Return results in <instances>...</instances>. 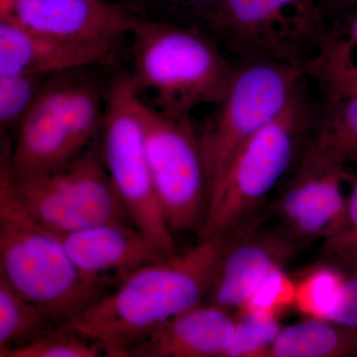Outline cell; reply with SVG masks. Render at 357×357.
Wrapping results in <instances>:
<instances>
[{
  "instance_id": "cell-1",
  "label": "cell",
  "mask_w": 357,
  "mask_h": 357,
  "mask_svg": "<svg viewBox=\"0 0 357 357\" xmlns=\"http://www.w3.org/2000/svg\"><path fill=\"white\" fill-rule=\"evenodd\" d=\"M262 220L258 215L225 234L202 237L180 255L129 272L114 292L58 326L95 342L107 356H129L159 326L202 304L223 257Z\"/></svg>"
},
{
  "instance_id": "cell-2",
  "label": "cell",
  "mask_w": 357,
  "mask_h": 357,
  "mask_svg": "<svg viewBox=\"0 0 357 357\" xmlns=\"http://www.w3.org/2000/svg\"><path fill=\"white\" fill-rule=\"evenodd\" d=\"M130 75L141 98L167 116L191 121L195 109L225 98L237 64L199 26L134 15Z\"/></svg>"
},
{
  "instance_id": "cell-3",
  "label": "cell",
  "mask_w": 357,
  "mask_h": 357,
  "mask_svg": "<svg viewBox=\"0 0 357 357\" xmlns=\"http://www.w3.org/2000/svg\"><path fill=\"white\" fill-rule=\"evenodd\" d=\"M301 82L283 110L246 143L208 204L202 237L222 234L259 215L263 202L285 177L311 133L319 100Z\"/></svg>"
},
{
  "instance_id": "cell-4",
  "label": "cell",
  "mask_w": 357,
  "mask_h": 357,
  "mask_svg": "<svg viewBox=\"0 0 357 357\" xmlns=\"http://www.w3.org/2000/svg\"><path fill=\"white\" fill-rule=\"evenodd\" d=\"M0 275L58 326L107 294V283L82 274L60 241L30 220L1 183Z\"/></svg>"
},
{
  "instance_id": "cell-5",
  "label": "cell",
  "mask_w": 357,
  "mask_h": 357,
  "mask_svg": "<svg viewBox=\"0 0 357 357\" xmlns=\"http://www.w3.org/2000/svg\"><path fill=\"white\" fill-rule=\"evenodd\" d=\"M105 93L107 86L84 69L49 77L4 159L11 178L51 172L83 154L102 130Z\"/></svg>"
},
{
  "instance_id": "cell-6",
  "label": "cell",
  "mask_w": 357,
  "mask_h": 357,
  "mask_svg": "<svg viewBox=\"0 0 357 357\" xmlns=\"http://www.w3.org/2000/svg\"><path fill=\"white\" fill-rule=\"evenodd\" d=\"M330 13L321 0H222L204 29L239 62L307 73L318 57Z\"/></svg>"
},
{
  "instance_id": "cell-7",
  "label": "cell",
  "mask_w": 357,
  "mask_h": 357,
  "mask_svg": "<svg viewBox=\"0 0 357 357\" xmlns=\"http://www.w3.org/2000/svg\"><path fill=\"white\" fill-rule=\"evenodd\" d=\"M145 107L130 73L107 84L100 158L134 227L169 256L176 253L175 244L150 171Z\"/></svg>"
},
{
  "instance_id": "cell-8",
  "label": "cell",
  "mask_w": 357,
  "mask_h": 357,
  "mask_svg": "<svg viewBox=\"0 0 357 357\" xmlns=\"http://www.w3.org/2000/svg\"><path fill=\"white\" fill-rule=\"evenodd\" d=\"M306 77L304 70L273 63L237 64L229 91L197 132L208 176V204L241 148L280 114Z\"/></svg>"
},
{
  "instance_id": "cell-9",
  "label": "cell",
  "mask_w": 357,
  "mask_h": 357,
  "mask_svg": "<svg viewBox=\"0 0 357 357\" xmlns=\"http://www.w3.org/2000/svg\"><path fill=\"white\" fill-rule=\"evenodd\" d=\"M0 183L21 211L51 234L128 223L130 218L102 158L91 152L57 170L20 180L11 178L3 163Z\"/></svg>"
},
{
  "instance_id": "cell-10",
  "label": "cell",
  "mask_w": 357,
  "mask_h": 357,
  "mask_svg": "<svg viewBox=\"0 0 357 357\" xmlns=\"http://www.w3.org/2000/svg\"><path fill=\"white\" fill-rule=\"evenodd\" d=\"M145 141L157 197L172 231L199 227L208 204V182L198 133L191 121L145 107Z\"/></svg>"
},
{
  "instance_id": "cell-11",
  "label": "cell",
  "mask_w": 357,
  "mask_h": 357,
  "mask_svg": "<svg viewBox=\"0 0 357 357\" xmlns=\"http://www.w3.org/2000/svg\"><path fill=\"white\" fill-rule=\"evenodd\" d=\"M0 16L33 31L114 49L130 31L133 13L107 0H0Z\"/></svg>"
},
{
  "instance_id": "cell-12",
  "label": "cell",
  "mask_w": 357,
  "mask_h": 357,
  "mask_svg": "<svg viewBox=\"0 0 357 357\" xmlns=\"http://www.w3.org/2000/svg\"><path fill=\"white\" fill-rule=\"evenodd\" d=\"M347 174V167L303 150L297 170L277 203L285 230L296 241H324L337 227L347 206L342 192Z\"/></svg>"
},
{
  "instance_id": "cell-13",
  "label": "cell",
  "mask_w": 357,
  "mask_h": 357,
  "mask_svg": "<svg viewBox=\"0 0 357 357\" xmlns=\"http://www.w3.org/2000/svg\"><path fill=\"white\" fill-rule=\"evenodd\" d=\"M52 234L82 274L103 283H109V274L119 275L121 280L129 272L166 257L137 227L128 223H105Z\"/></svg>"
},
{
  "instance_id": "cell-14",
  "label": "cell",
  "mask_w": 357,
  "mask_h": 357,
  "mask_svg": "<svg viewBox=\"0 0 357 357\" xmlns=\"http://www.w3.org/2000/svg\"><path fill=\"white\" fill-rule=\"evenodd\" d=\"M259 229L237 241L223 257L206 296L210 304L238 312L258 284L292 257L298 241L286 230Z\"/></svg>"
},
{
  "instance_id": "cell-15",
  "label": "cell",
  "mask_w": 357,
  "mask_h": 357,
  "mask_svg": "<svg viewBox=\"0 0 357 357\" xmlns=\"http://www.w3.org/2000/svg\"><path fill=\"white\" fill-rule=\"evenodd\" d=\"M114 49L67 41L33 31L13 20H0V75L52 76L100 65Z\"/></svg>"
},
{
  "instance_id": "cell-16",
  "label": "cell",
  "mask_w": 357,
  "mask_h": 357,
  "mask_svg": "<svg viewBox=\"0 0 357 357\" xmlns=\"http://www.w3.org/2000/svg\"><path fill=\"white\" fill-rule=\"evenodd\" d=\"M215 305H198L159 326L129 356L223 357L234 335L236 316Z\"/></svg>"
},
{
  "instance_id": "cell-17",
  "label": "cell",
  "mask_w": 357,
  "mask_h": 357,
  "mask_svg": "<svg viewBox=\"0 0 357 357\" xmlns=\"http://www.w3.org/2000/svg\"><path fill=\"white\" fill-rule=\"evenodd\" d=\"M305 149L347 167L357 164V96H326L319 102Z\"/></svg>"
},
{
  "instance_id": "cell-18",
  "label": "cell",
  "mask_w": 357,
  "mask_h": 357,
  "mask_svg": "<svg viewBox=\"0 0 357 357\" xmlns=\"http://www.w3.org/2000/svg\"><path fill=\"white\" fill-rule=\"evenodd\" d=\"M357 356V328L333 319L307 318L283 326L264 357Z\"/></svg>"
},
{
  "instance_id": "cell-19",
  "label": "cell",
  "mask_w": 357,
  "mask_h": 357,
  "mask_svg": "<svg viewBox=\"0 0 357 357\" xmlns=\"http://www.w3.org/2000/svg\"><path fill=\"white\" fill-rule=\"evenodd\" d=\"M344 272L326 262L296 280L295 304L306 318L332 319L344 296Z\"/></svg>"
},
{
  "instance_id": "cell-20",
  "label": "cell",
  "mask_w": 357,
  "mask_h": 357,
  "mask_svg": "<svg viewBox=\"0 0 357 357\" xmlns=\"http://www.w3.org/2000/svg\"><path fill=\"white\" fill-rule=\"evenodd\" d=\"M51 323L0 275V354L48 330Z\"/></svg>"
},
{
  "instance_id": "cell-21",
  "label": "cell",
  "mask_w": 357,
  "mask_h": 357,
  "mask_svg": "<svg viewBox=\"0 0 357 357\" xmlns=\"http://www.w3.org/2000/svg\"><path fill=\"white\" fill-rule=\"evenodd\" d=\"M312 68L357 70V8L332 14Z\"/></svg>"
},
{
  "instance_id": "cell-22",
  "label": "cell",
  "mask_w": 357,
  "mask_h": 357,
  "mask_svg": "<svg viewBox=\"0 0 357 357\" xmlns=\"http://www.w3.org/2000/svg\"><path fill=\"white\" fill-rule=\"evenodd\" d=\"M103 354L95 342L57 326L0 354L1 357H96Z\"/></svg>"
},
{
  "instance_id": "cell-23",
  "label": "cell",
  "mask_w": 357,
  "mask_h": 357,
  "mask_svg": "<svg viewBox=\"0 0 357 357\" xmlns=\"http://www.w3.org/2000/svg\"><path fill=\"white\" fill-rule=\"evenodd\" d=\"M44 75H0V123L17 130L39 98L47 79Z\"/></svg>"
},
{
  "instance_id": "cell-24",
  "label": "cell",
  "mask_w": 357,
  "mask_h": 357,
  "mask_svg": "<svg viewBox=\"0 0 357 357\" xmlns=\"http://www.w3.org/2000/svg\"><path fill=\"white\" fill-rule=\"evenodd\" d=\"M237 312L234 335L223 357H264L283 328L279 318Z\"/></svg>"
},
{
  "instance_id": "cell-25",
  "label": "cell",
  "mask_w": 357,
  "mask_h": 357,
  "mask_svg": "<svg viewBox=\"0 0 357 357\" xmlns=\"http://www.w3.org/2000/svg\"><path fill=\"white\" fill-rule=\"evenodd\" d=\"M351 192L342 220L335 230L323 241L321 252L326 262L342 271L357 267V174H347Z\"/></svg>"
},
{
  "instance_id": "cell-26",
  "label": "cell",
  "mask_w": 357,
  "mask_h": 357,
  "mask_svg": "<svg viewBox=\"0 0 357 357\" xmlns=\"http://www.w3.org/2000/svg\"><path fill=\"white\" fill-rule=\"evenodd\" d=\"M222 0H132L133 15L204 28Z\"/></svg>"
},
{
  "instance_id": "cell-27",
  "label": "cell",
  "mask_w": 357,
  "mask_h": 357,
  "mask_svg": "<svg viewBox=\"0 0 357 357\" xmlns=\"http://www.w3.org/2000/svg\"><path fill=\"white\" fill-rule=\"evenodd\" d=\"M296 280L284 268L274 270L251 292L238 312L279 317L295 304Z\"/></svg>"
},
{
  "instance_id": "cell-28",
  "label": "cell",
  "mask_w": 357,
  "mask_h": 357,
  "mask_svg": "<svg viewBox=\"0 0 357 357\" xmlns=\"http://www.w3.org/2000/svg\"><path fill=\"white\" fill-rule=\"evenodd\" d=\"M319 93L326 96H357V70L314 68L307 70Z\"/></svg>"
},
{
  "instance_id": "cell-29",
  "label": "cell",
  "mask_w": 357,
  "mask_h": 357,
  "mask_svg": "<svg viewBox=\"0 0 357 357\" xmlns=\"http://www.w3.org/2000/svg\"><path fill=\"white\" fill-rule=\"evenodd\" d=\"M344 272V296L332 319L342 325L357 328V267Z\"/></svg>"
},
{
  "instance_id": "cell-30",
  "label": "cell",
  "mask_w": 357,
  "mask_h": 357,
  "mask_svg": "<svg viewBox=\"0 0 357 357\" xmlns=\"http://www.w3.org/2000/svg\"><path fill=\"white\" fill-rule=\"evenodd\" d=\"M321 1L330 15L357 8V0H321Z\"/></svg>"
}]
</instances>
